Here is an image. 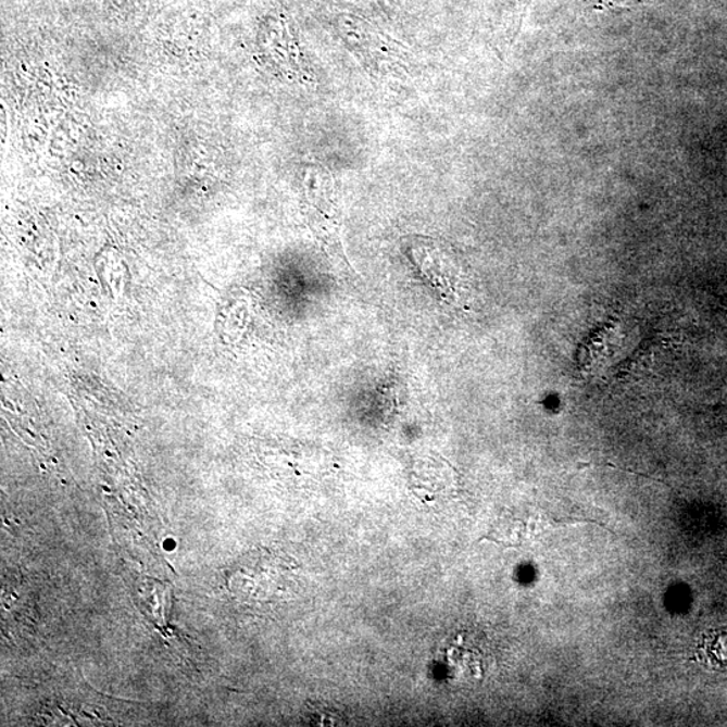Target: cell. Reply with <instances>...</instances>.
Returning <instances> with one entry per match:
<instances>
[{"mask_svg":"<svg viewBox=\"0 0 727 727\" xmlns=\"http://www.w3.org/2000/svg\"><path fill=\"white\" fill-rule=\"evenodd\" d=\"M309 189L310 202L317 217L315 224L321 239L328 245L331 255L346 261L341 239V213L336 193V185L331 173L324 166L310 168Z\"/></svg>","mask_w":727,"mask_h":727,"instance_id":"obj_1","label":"cell"},{"mask_svg":"<svg viewBox=\"0 0 727 727\" xmlns=\"http://www.w3.org/2000/svg\"><path fill=\"white\" fill-rule=\"evenodd\" d=\"M409 252L415 266H418L438 294L456 301L455 287L459 286L461 272L447 248L437 240L415 236L409 241Z\"/></svg>","mask_w":727,"mask_h":727,"instance_id":"obj_2","label":"cell"},{"mask_svg":"<svg viewBox=\"0 0 727 727\" xmlns=\"http://www.w3.org/2000/svg\"><path fill=\"white\" fill-rule=\"evenodd\" d=\"M528 527L517 518H503L494 524L487 537L482 540H490V542L498 543L503 547H521L526 540Z\"/></svg>","mask_w":727,"mask_h":727,"instance_id":"obj_3","label":"cell"}]
</instances>
